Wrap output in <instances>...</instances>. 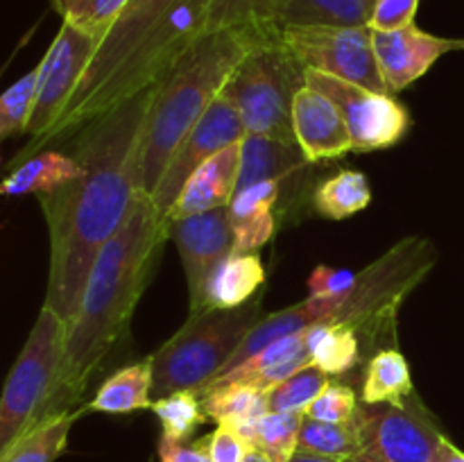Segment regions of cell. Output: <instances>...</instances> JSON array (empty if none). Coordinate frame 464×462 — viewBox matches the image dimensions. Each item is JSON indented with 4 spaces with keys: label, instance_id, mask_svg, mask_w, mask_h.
I'll use <instances>...</instances> for the list:
<instances>
[{
    "label": "cell",
    "instance_id": "1",
    "mask_svg": "<svg viewBox=\"0 0 464 462\" xmlns=\"http://www.w3.org/2000/svg\"><path fill=\"white\" fill-rule=\"evenodd\" d=\"M152 86L75 131L72 157L82 172L54 193L41 195L50 236L44 306L66 324L75 317L93 263L122 226L140 193V140Z\"/></svg>",
    "mask_w": 464,
    "mask_h": 462
},
{
    "label": "cell",
    "instance_id": "2",
    "mask_svg": "<svg viewBox=\"0 0 464 462\" xmlns=\"http://www.w3.org/2000/svg\"><path fill=\"white\" fill-rule=\"evenodd\" d=\"M166 238L168 222L140 190L127 220L100 249L80 308L66 329L54 412L75 410L93 374L122 338Z\"/></svg>",
    "mask_w": 464,
    "mask_h": 462
},
{
    "label": "cell",
    "instance_id": "3",
    "mask_svg": "<svg viewBox=\"0 0 464 462\" xmlns=\"http://www.w3.org/2000/svg\"><path fill=\"white\" fill-rule=\"evenodd\" d=\"M279 36L256 30H218L198 36L152 84L143 140L140 188L152 197L177 148L220 95L231 72L256 45Z\"/></svg>",
    "mask_w": 464,
    "mask_h": 462
},
{
    "label": "cell",
    "instance_id": "4",
    "mask_svg": "<svg viewBox=\"0 0 464 462\" xmlns=\"http://www.w3.org/2000/svg\"><path fill=\"white\" fill-rule=\"evenodd\" d=\"M435 263V245L421 236H408L379 261L362 267L347 294L338 299L308 297L299 306L308 326L347 324L370 340L392 335L403 299L429 276Z\"/></svg>",
    "mask_w": 464,
    "mask_h": 462
},
{
    "label": "cell",
    "instance_id": "5",
    "mask_svg": "<svg viewBox=\"0 0 464 462\" xmlns=\"http://www.w3.org/2000/svg\"><path fill=\"white\" fill-rule=\"evenodd\" d=\"M261 317V294L240 308L193 313L186 324L150 356L154 397L161 399L179 390H193L198 394L207 388Z\"/></svg>",
    "mask_w": 464,
    "mask_h": 462
},
{
    "label": "cell",
    "instance_id": "6",
    "mask_svg": "<svg viewBox=\"0 0 464 462\" xmlns=\"http://www.w3.org/2000/svg\"><path fill=\"white\" fill-rule=\"evenodd\" d=\"M66 329L68 324L53 308H41L0 394V453L36 424L59 415L54 412V394Z\"/></svg>",
    "mask_w": 464,
    "mask_h": 462
},
{
    "label": "cell",
    "instance_id": "7",
    "mask_svg": "<svg viewBox=\"0 0 464 462\" xmlns=\"http://www.w3.org/2000/svg\"><path fill=\"white\" fill-rule=\"evenodd\" d=\"M302 86H306V68L276 36L256 45L236 66L220 95L238 109L245 131L297 143L293 100Z\"/></svg>",
    "mask_w": 464,
    "mask_h": 462
},
{
    "label": "cell",
    "instance_id": "8",
    "mask_svg": "<svg viewBox=\"0 0 464 462\" xmlns=\"http://www.w3.org/2000/svg\"><path fill=\"white\" fill-rule=\"evenodd\" d=\"M358 453L370 462H433L447 435L417 392L403 406L358 403Z\"/></svg>",
    "mask_w": 464,
    "mask_h": 462
},
{
    "label": "cell",
    "instance_id": "9",
    "mask_svg": "<svg viewBox=\"0 0 464 462\" xmlns=\"http://www.w3.org/2000/svg\"><path fill=\"white\" fill-rule=\"evenodd\" d=\"M279 39L306 71H320L388 93L367 25H284Z\"/></svg>",
    "mask_w": 464,
    "mask_h": 462
},
{
    "label": "cell",
    "instance_id": "10",
    "mask_svg": "<svg viewBox=\"0 0 464 462\" xmlns=\"http://www.w3.org/2000/svg\"><path fill=\"white\" fill-rule=\"evenodd\" d=\"M100 41L89 32L80 30L72 23H62L57 36L50 43L48 53L44 54L36 66L39 80H36L34 102H32L30 118H27L25 134L32 136V143L23 152L16 154L12 168L25 161L34 154L36 145L53 131L62 113L66 111L68 102L75 95L80 80L84 77Z\"/></svg>",
    "mask_w": 464,
    "mask_h": 462
},
{
    "label": "cell",
    "instance_id": "11",
    "mask_svg": "<svg viewBox=\"0 0 464 462\" xmlns=\"http://www.w3.org/2000/svg\"><path fill=\"white\" fill-rule=\"evenodd\" d=\"M184 3L186 0H130V3L125 5L121 16L113 21V25L109 27L104 39L100 41L98 50H95L84 77L80 80L75 95H72V100L68 102L66 111L62 113V118H59L57 125L53 127V131L36 145L34 154L41 152V149L53 140V134L59 130V125H63V122H66L68 118H71L72 113H75L77 109L100 89V86L107 84L113 77V72L121 71V68L130 62L131 54L150 39V34H152L172 12Z\"/></svg>",
    "mask_w": 464,
    "mask_h": 462
},
{
    "label": "cell",
    "instance_id": "12",
    "mask_svg": "<svg viewBox=\"0 0 464 462\" xmlns=\"http://www.w3.org/2000/svg\"><path fill=\"white\" fill-rule=\"evenodd\" d=\"M306 84L338 104L352 136L353 152L394 148L411 131V111L390 93H376L320 71H306Z\"/></svg>",
    "mask_w": 464,
    "mask_h": 462
},
{
    "label": "cell",
    "instance_id": "13",
    "mask_svg": "<svg viewBox=\"0 0 464 462\" xmlns=\"http://www.w3.org/2000/svg\"><path fill=\"white\" fill-rule=\"evenodd\" d=\"M245 134L243 120L238 116V109L225 98L218 95L211 107L207 109L202 118L195 122L193 130L186 134L181 145L177 148L170 166L163 172L157 190L152 195V202L157 213L168 222L170 208L175 207L181 188L188 181V177L207 161L208 157L220 152L222 148L231 143H238Z\"/></svg>",
    "mask_w": 464,
    "mask_h": 462
},
{
    "label": "cell",
    "instance_id": "14",
    "mask_svg": "<svg viewBox=\"0 0 464 462\" xmlns=\"http://www.w3.org/2000/svg\"><path fill=\"white\" fill-rule=\"evenodd\" d=\"M168 238L177 245L186 281H188L190 315L204 311V293L218 263L234 252V231H231L227 208L198 213V216L177 217L168 222Z\"/></svg>",
    "mask_w": 464,
    "mask_h": 462
},
{
    "label": "cell",
    "instance_id": "15",
    "mask_svg": "<svg viewBox=\"0 0 464 462\" xmlns=\"http://www.w3.org/2000/svg\"><path fill=\"white\" fill-rule=\"evenodd\" d=\"M464 50V39H444L417 25L397 32H374V53L390 95L424 77L442 54Z\"/></svg>",
    "mask_w": 464,
    "mask_h": 462
},
{
    "label": "cell",
    "instance_id": "16",
    "mask_svg": "<svg viewBox=\"0 0 464 462\" xmlns=\"http://www.w3.org/2000/svg\"><path fill=\"white\" fill-rule=\"evenodd\" d=\"M293 130L308 163L343 159L353 152L352 136L338 104L308 84L295 93Z\"/></svg>",
    "mask_w": 464,
    "mask_h": 462
},
{
    "label": "cell",
    "instance_id": "17",
    "mask_svg": "<svg viewBox=\"0 0 464 462\" xmlns=\"http://www.w3.org/2000/svg\"><path fill=\"white\" fill-rule=\"evenodd\" d=\"M240 166V140L222 148L220 152L208 157L181 188L175 207L170 208L168 222L177 217L198 216V213L227 208L236 195Z\"/></svg>",
    "mask_w": 464,
    "mask_h": 462
},
{
    "label": "cell",
    "instance_id": "18",
    "mask_svg": "<svg viewBox=\"0 0 464 462\" xmlns=\"http://www.w3.org/2000/svg\"><path fill=\"white\" fill-rule=\"evenodd\" d=\"M311 347L313 331L311 326H308V329L299 331V333L285 335V338L263 347L261 351L249 356L247 361L236 365L234 370L225 371L222 376L213 379L207 388L218 383H247L263 390V392H267V390H272L275 385H279L281 380L293 376L297 370L311 365ZM199 392H202V390H199Z\"/></svg>",
    "mask_w": 464,
    "mask_h": 462
},
{
    "label": "cell",
    "instance_id": "19",
    "mask_svg": "<svg viewBox=\"0 0 464 462\" xmlns=\"http://www.w3.org/2000/svg\"><path fill=\"white\" fill-rule=\"evenodd\" d=\"M308 166L297 143L245 131L240 139V166L236 193L258 181H284Z\"/></svg>",
    "mask_w": 464,
    "mask_h": 462
},
{
    "label": "cell",
    "instance_id": "20",
    "mask_svg": "<svg viewBox=\"0 0 464 462\" xmlns=\"http://www.w3.org/2000/svg\"><path fill=\"white\" fill-rule=\"evenodd\" d=\"M266 284V267L258 254L231 252L218 263L204 293V311L240 308L261 294Z\"/></svg>",
    "mask_w": 464,
    "mask_h": 462
},
{
    "label": "cell",
    "instance_id": "21",
    "mask_svg": "<svg viewBox=\"0 0 464 462\" xmlns=\"http://www.w3.org/2000/svg\"><path fill=\"white\" fill-rule=\"evenodd\" d=\"M82 172L72 154L57 149H41L25 161L16 163L7 177L0 181V195L21 197V195H48L75 179Z\"/></svg>",
    "mask_w": 464,
    "mask_h": 462
},
{
    "label": "cell",
    "instance_id": "22",
    "mask_svg": "<svg viewBox=\"0 0 464 462\" xmlns=\"http://www.w3.org/2000/svg\"><path fill=\"white\" fill-rule=\"evenodd\" d=\"M152 361H140L122 367L109 376L95 397L84 406V412H107V415H127L134 410L152 408Z\"/></svg>",
    "mask_w": 464,
    "mask_h": 462
},
{
    "label": "cell",
    "instance_id": "23",
    "mask_svg": "<svg viewBox=\"0 0 464 462\" xmlns=\"http://www.w3.org/2000/svg\"><path fill=\"white\" fill-rule=\"evenodd\" d=\"M290 5L293 0H211L204 34L218 30H256L276 34Z\"/></svg>",
    "mask_w": 464,
    "mask_h": 462
},
{
    "label": "cell",
    "instance_id": "24",
    "mask_svg": "<svg viewBox=\"0 0 464 462\" xmlns=\"http://www.w3.org/2000/svg\"><path fill=\"white\" fill-rule=\"evenodd\" d=\"M198 397L202 399L207 419L218 426L238 428L267 412V392L247 383H218L202 390Z\"/></svg>",
    "mask_w": 464,
    "mask_h": 462
},
{
    "label": "cell",
    "instance_id": "25",
    "mask_svg": "<svg viewBox=\"0 0 464 462\" xmlns=\"http://www.w3.org/2000/svg\"><path fill=\"white\" fill-rule=\"evenodd\" d=\"M80 410H66L48 417L0 453V462H54L66 451L72 424L82 417Z\"/></svg>",
    "mask_w": 464,
    "mask_h": 462
},
{
    "label": "cell",
    "instance_id": "26",
    "mask_svg": "<svg viewBox=\"0 0 464 462\" xmlns=\"http://www.w3.org/2000/svg\"><path fill=\"white\" fill-rule=\"evenodd\" d=\"M415 394L411 367L399 349H379L367 365L362 380V403H394L403 406Z\"/></svg>",
    "mask_w": 464,
    "mask_h": 462
},
{
    "label": "cell",
    "instance_id": "27",
    "mask_svg": "<svg viewBox=\"0 0 464 462\" xmlns=\"http://www.w3.org/2000/svg\"><path fill=\"white\" fill-rule=\"evenodd\" d=\"M302 421L304 412H266L234 430L252 451L261 453L270 462H288L297 451Z\"/></svg>",
    "mask_w": 464,
    "mask_h": 462
},
{
    "label": "cell",
    "instance_id": "28",
    "mask_svg": "<svg viewBox=\"0 0 464 462\" xmlns=\"http://www.w3.org/2000/svg\"><path fill=\"white\" fill-rule=\"evenodd\" d=\"M372 188L361 170H340L313 190V207L322 217L344 220L370 207Z\"/></svg>",
    "mask_w": 464,
    "mask_h": 462
},
{
    "label": "cell",
    "instance_id": "29",
    "mask_svg": "<svg viewBox=\"0 0 464 462\" xmlns=\"http://www.w3.org/2000/svg\"><path fill=\"white\" fill-rule=\"evenodd\" d=\"M311 362L329 376H343L361 362V335L347 324H315Z\"/></svg>",
    "mask_w": 464,
    "mask_h": 462
},
{
    "label": "cell",
    "instance_id": "30",
    "mask_svg": "<svg viewBox=\"0 0 464 462\" xmlns=\"http://www.w3.org/2000/svg\"><path fill=\"white\" fill-rule=\"evenodd\" d=\"M379 0H293L284 25H367Z\"/></svg>",
    "mask_w": 464,
    "mask_h": 462
},
{
    "label": "cell",
    "instance_id": "31",
    "mask_svg": "<svg viewBox=\"0 0 464 462\" xmlns=\"http://www.w3.org/2000/svg\"><path fill=\"white\" fill-rule=\"evenodd\" d=\"M150 410L161 421V438L172 439V442H186L195 433V428L207 421L202 399L193 390H179L168 397L154 399Z\"/></svg>",
    "mask_w": 464,
    "mask_h": 462
},
{
    "label": "cell",
    "instance_id": "32",
    "mask_svg": "<svg viewBox=\"0 0 464 462\" xmlns=\"http://www.w3.org/2000/svg\"><path fill=\"white\" fill-rule=\"evenodd\" d=\"M329 383L331 376L311 362L267 390V412H306Z\"/></svg>",
    "mask_w": 464,
    "mask_h": 462
},
{
    "label": "cell",
    "instance_id": "33",
    "mask_svg": "<svg viewBox=\"0 0 464 462\" xmlns=\"http://www.w3.org/2000/svg\"><path fill=\"white\" fill-rule=\"evenodd\" d=\"M297 448L317 453V456L344 457L358 453V435L352 424H331V421L311 419L304 415L302 428H299Z\"/></svg>",
    "mask_w": 464,
    "mask_h": 462
},
{
    "label": "cell",
    "instance_id": "34",
    "mask_svg": "<svg viewBox=\"0 0 464 462\" xmlns=\"http://www.w3.org/2000/svg\"><path fill=\"white\" fill-rule=\"evenodd\" d=\"M127 3L130 0H50L63 21L89 32L98 41L104 39Z\"/></svg>",
    "mask_w": 464,
    "mask_h": 462
},
{
    "label": "cell",
    "instance_id": "35",
    "mask_svg": "<svg viewBox=\"0 0 464 462\" xmlns=\"http://www.w3.org/2000/svg\"><path fill=\"white\" fill-rule=\"evenodd\" d=\"M39 71H30L0 93V140L25 131L36 93Z\"/></svg>",
    "mask_w": 464,
    "mask_h": 462
},
{
    "label": "cell",
    "instance_id": "36",
    "mask_svg": "<svg viewBox=\"0 0 464 462\" xmlns=\"http://www.w3.org/2000/svg\"><path fill=\"white\" fill-rule=\"evenodd\" d=\"M358 410V397L349 385L329 383L304 415L311 419L331 421V424H352Z\"/></svg>",
    "mask_w": 464,
    "mask_h": 462
},
{
    "label": "cell",
    "instance_id": "37",
    "mask_svg": "<svg viewBox=\"0 0 464 462\" xmlns=\"http://www.w3.org/2000/svg\"><path fill=\"white\" fill-rule=\"evenodd\" d=\"M421 0H379L370 18L372 32H397L415 25Z\"/></svg>",
    "mask_w": 464,
    "mask_h": 462
},
{
    "label": "cell",
    "instance_id": "38",
    "mask_svg": "<svg viewBox=\"0 0 464 462\" xmlns=\"http://www.w3.org/2000/svg\"><path fill=\"white\" fill-rule=\"evenodd\" d=\"M358 279V272L344 270V267L317 265L308 276V297L320 299H338L353 288Z\"/></svg>",
    "mask_w": 464,
    "mask_h": 462
},
{
    "label": "cell",
    "instance_id": "39",
    "mask_svg": "<svg viewBox=\"0 0 464 462\" xmlns=\"http://www.w3.org/2000/svg\"><path fill=\"white\" fill-rule=\"evenodd\" d=\"M204 442L211 462H245L247 453L252 451L231 426H218L208 438H204Z\"/></svg>",
    "mask_w": 464,
    "mask_h": 462
},
{
    "label": "cell",
    "instance_id": "40",
    "mask_svg": "<svg viewBox=\"0 0 464 462\" xmlns=\"http://www.w3.org/2000/svg\"><path fill=\"white\" fill-rule=\"evenodd\" d=\"M159 462H211L207 451V442H195L186 447L184 442L159 439Z\"/></svg>",
    "mask_w": 464,
    "mask_h": 462
},
{
    "label": "cell",
    "instance_id": "41",
    "mask_svg": "<svg viewBox=\"0 0 464 462\" xmlns=\"http://www.w3.org/2000/svg\"><path fill=\"white\" fill-rule=\"evenodd\" d=\"M433 462H464V451L462 448H458L451 439L444 438L442 444H440L438 453H435Z\"/></svg>",
    "mask_w": 464,
    "mask_h": 462
},
{
    "label": "cell",
    "instance_id": "42",
    "mask_svg": "<svg viewBox=\"0 0 464 462\" xmlns=\"http://www.w3.org/2000/svg\"><path fill=\"white\" fill-rule=\"evenodd\" d=\"M288 462H343V460H340V457L317 456V453H311V451H302V448H297V451L293 453V457H290Z\"/></svg>",
    "mask_w": 464,
    "mask_h": 462
},
{
    "label": "cell",
    "instance_id": "43",
    "mask_svg": "<svg viewBox=\"0 0 464 462\" xmlns=\"http://www.w3.org/2000/svg\"><path fill=\"white\" fill-rule=\"evenodd\" d=\"M245 462H270V460H267L266 456H261V453L249 451V453H247V457H245Z\"/></svg>",
    "mask_w": 464,
    "mask_h": 462
},
{
    "label": "cell",
    "instance_id": "44",
    "mask_svg": "<svg viewBox=\"0 0 464 462\" xmlns=\"http://www.w3.org/2000/svg\"><path fill=\"white\" fill-rule=\"evenodd\" d=\"M343 462H370V460H367V457H362L361 453H356V456H349V457H344Z\"/></svg>",
    "mask_w": 464,
    "mask_h": 462
},
{
    "label": "cell",
    "instance_id": "45",
    "mask_svg": "<svg viewBox=\"0 0 464 462\" xmlns=\"http://www.w3.org/2000/svg\"><path fill=\"white\" fill-rule=\"evenodd\" d=\"M0 163H3V152H0Z\"/></svg>",
    "mask_w": 464,
    "mask_h": 462
}]
</instances>
